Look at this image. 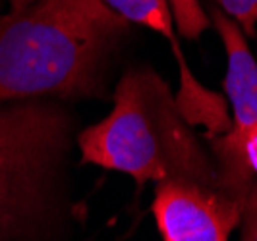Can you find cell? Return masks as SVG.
<instances>
[{
    "instance_id": "2",
    "label": "cell",
    "mask_w": 257,
    "mask_h": 241,
    "mask_svg": "<svg viewBox=\"0 0 257 241\" xmlns=\"http://www.w3.org/2000/svg\"><path fill=\"white\" fill-rule=\"evenodd\" d=\"M81 164H97L145 181H193L217 187L213 156L180 114L167 81L151 68H130L118 81L114 108L77 137Z\"/></svg>"
},
{
    "instance_id": "4",
    "label": "cell",
    "mask_w": 257,
    "mask_h": 241,
    "mask_svg": "<svg viewBox=\"0 0 257 241\" xmlns=\"http://www.w3.org/2000/svg\"><path fill=\"white\" fill-rule=\"evenodd\" d=\"M226 52L224 91L232 106L228 133L211 139L217 187L244 203L257 179V62L242 29L219 6L209 12Z\"/></svg>"
},
{
    "instance_id": "9",
    "label": "cell",
    "mask_w": 257,
    "mask_h": 241,
    "mask_svg": "<svg viewBox=\"0 0 257 241\" xmlns=\"http://www.w3.org/2000/svg\"><path fill=\"white\" fill-rule=\"evenodd\" d=\"M242 241H257V181L242 203Z\"/></svg>"
},
{
    "instance_id": "5",
    "label": "cell",
    "mask_w": 257,
    "mask_h": 241,
    "mask_svg": "<svg viewBox=\"0 0 257 241\" xmlns=\"http://www.w3.org/2000/svg\"><path fill=\"white\" fill-rule=\"evenodd\" d=\"M151 208L163 241H228L242 220L238 199L193 181H159Z\"/></svg>"
},
{
    "instance_id": "8",
    "label": "cell",
    "mask_w": 257,
    "mask_h": 241,
    "mask_svg": "<svg viewBox=\"0 0 257 241\" xmlns=\"http://www.w3.org/2000/svg\"><path fill=\"white\" fill-rule=\"evenodd\" d=\"M219 8L242 29L244 37H255L257 0H217Z\"/></svg>"
},
{
    "instance_id": "1",
    "label": "cell",
    "mask_w": 257,
    "mask_h": 241,
    "mask_svg": "<svg viewBox=\"0 0 257 241\" xmlns=\"http://www.w3.org/2000/svg\"><path fill=\"white\" fill-rule=\"evenodd\" d=\"M128 33L103 0H39L0 14V101L104 97Z\"/></svg>"
},
{
    "instance_id": "7",
    "label": "cell",
    "mask_w": 257,
    "mask_h": 241,
    "mask_svg": "<svg viewBox=\"0 0 257 241\" xmlns=\"http://www.w3.org/2000/svg\"><path fill=\"white\" fill-rule=\"evenodd\" d=\"M176 29L184 39L195 41L211 27L209 16L199 0H170Z\"/></svg>"
},
{
    "instance_id": "6",
    "label": "cell",
    "mask_w": 257,
    "mask_h": 241,
    "mask_svg": "<svg viewBox=\"0 0 257 241\" xmlns=\"http://www.w3.org/2000/svg\"><path fill=\"white\" fill-rule=\"evenodd\" d=\"M104 4L122 16L128 24L149 27L151 31L168 39L172 51H178L180 45L174 37V16L170 0H103Z\"/></svg>"
},
{
    "instance_id": "10",
    "label": "cell",
    "mask_w": 257,
    "mask_h": 241,
    "mask_svg": "<svg viewBox=\"0 0 257 241\" xmlns=\"http://www.w3.org/2000/svg\"><path fill=\"white\" fill-rule=\"evenodd\" d=\"M12 10H18V8H24V6H29V4H35L39 0H8Z\"/></svg>"
},
{
    "instance_id": "3",
    "label": "cell",
    "mask_w": 257,
    "mask_h": 241,
    "mask_svg": "<svg viewBox=\"0 0 257 241\" xmlns=\"http://www.w3.org/2000/svg\"><path fill=\"white\" fill-rule=\"evenodd\" d=\"M64 106L43 99L0 101V241L45 212L74 135Z\"/></svg>"
}]
</instances>
